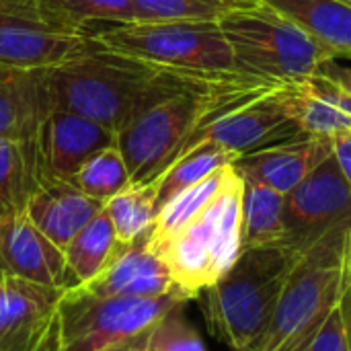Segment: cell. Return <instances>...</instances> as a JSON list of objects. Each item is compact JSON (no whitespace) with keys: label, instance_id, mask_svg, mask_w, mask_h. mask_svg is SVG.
Returning a JSON list of instances; mask_svg holds the SVG:
<instances>
[{"label":"cell","instance_id":"obj_1","mask_svg":"<svg viewBox=\"0 0 351 351\" xmlns=\"http://www.w3.org/2000/svg\"><path fill=\"white\" fill-rule=\"evenodd\" d=\"M189 78L206 76L158 68L88 37L80 51L47 68V93L51 109L84 115L117 134L138 111Z\"/></svg>","mask_w":351,"mask_h":351},{"label":"cell","instance_id":"obj_2","mask_svg":"<svg viewBox=\"0 0 351 351\" xmlns=\"http://www.w3.org/2000/svg\"><path fill=\"white\" fill-rule=\"evenodd\" d=\"M300 253L286 243L241 251L197 296L210 333L232 351H255Z\"/></svg>","mask_w":351,"mask_h":351},{"label":"cell","instance_id":"obj_3","mask_svg":"<svg viewBox=\"0 0 351 351\" xmlns=\"http://www.w3.org/2000/svg\"><path fill=\"white\" fill-rule=\"evenodd\" d=\"M350 226L331 228L300 253L255 351H304L313 341L341 300Z\"/></svg>","mask_w":351,"mask_h":351},{"label":"cell","instance_id":"obj_4","mask_svg":"<svg viewBox=\"0 0 351 351\" xmlns=\"http://www.w3.org/2000/svg\"><path fill=\"white\" fill-rule=\"evenodd\" d=\"M243 187L232 165L218 195L177 234L152 249L165 259L187 300L210 288L243 251Z\"/></svg>","mask_w":351,"mask_h":351},{"label":"cell","instance_id":"obj_5","mask_svg":"<svg viewBox=\"0 0 351 351\" xmlns=\"http://www.w3.org/2000/svg\"><path fill=\"white\" fill-rule=\"evenodd\" d=\"M228 76L189 78L138 111L117 132V148L125 160L132 185L154 183L173 165L181 144L195 130L218 86Z\"/></svg>","mask_w":351,"mask_h":351},{"label":"cell","instance_id":"obj_6","mask_svg":"<svg viewBox=\"0 0 351 351\" xmlns=\"http://www.w3.org/2000/svg\"><path fill=\"white\" fill-rule=\"evenodd\" d=\"M183 294L158 298L97 296L84 286L64 290L58 304L60 351H144L158 319Z\"/></svg>","mask_w":351,"mask_h":351},{"label":"cell","instance_id":"obj_7","mask_svg":"<svg viewBox=\"0 0 351 351\" xmlns=\"http://www.w3.org/2000/svg\"><path fill=\"white\" fill-rule=\"evenodd\" d=\"M88 37L123 56L191 76L239 72L220 21L121 23L99 27Z\"/></svg>","mask_w":351,"mask_h":351},{"label":"cell","instance_id":"obj_8","mask_svg":"<svg viewBox=\"0 0 351 351\" xmlns=\"http://www.w3.org/2000/svg\"><path fill=\"white\" fill-rule=\"evenodd\" d=\"M220 27L230 43L234 66L243 74L298 80L317 74L327 60L335 58L331 49L261 0L226 14Z\"/></svg>","mask_w":351,"mask_h":351},{"label":"cell","instance_id":"obj_9","mask_svg":"<svg viewBox=\"0 0 351 351\" xmlns=\"http://www.w3.org/2000/svg\"><path fill=\"white\" fill-rule=\"evenodd\" d=\"M346 222H351V187L331 154L286 195V245L304 251L325 232Z\"/></svg>","mask_w":351,"mask_h":351},{"label":"cell","instance_id":"obj_10","mask_svg":"<svg viewBox=\"0 0 351 351\" xmlns=\"http://www.w3.org/2000/svg\"><path fill=\"white\" fill-rule=\"evenodd\" d=\"M88 37L51 27L37 0H0V64L51 68L86 45Z\"/></svg>","mask_w":351,"mask_h":351},{"label":"cell","instance_id":"obj_11","mask_svg":"<svg viewBox=\"0 0 351 351\" xmlns=\"http://www.w3.org/2000/svg\"><path fill=\"white\" fill-rule=\"evenodd\" d=\"M64 290L0 278V351H60L58 304Z\"/></svg>","mask_w":351,"mask_h":351},{"label":"cell","instance_id":"obj_12","mask_svg":"<svg viewBox=\"0 0 351 351\" xmlns=\"http://www.w3.org/2000/svg\"><path fill=\"white\" fill-rule=\"evenodd\" d=\"M115 144L117 134L105 125L72 111L51 109L35 136L41 179L70 183L90 156Z\"/></svg>","mask_w":351,"mask_h":351},{"label":"cell","instance_id":"obj_13","mask_svg":"<svg viewBox=\"0 0 351 351\" xmlns=\"http://www.w3.org/2000/svg\"><path fill=\"white\" fill-rule=\"evenodd\" d=\"M0 278L68 290L78 286L64 251L53 245L25 212L0 218Z\"/></svg>","mask_w":351,"mask_h":351},{"label":"cell","instance_id":"obj_14","mask_svg":"<svg viewBox=\"0 0 351 351\" xmlns=\"http://www.w3.org/2000/svg\"><path fill=\"white\" fill-rule=\"evenodd\" d=\"M331 154V138L304 134L300 138L243 154L232 165L243 181H255L288 195Z\"/></svg>","mask_w":351,"mask_h":351},{"label":"cell","instance_id":"obj_15","mask_svg":"<svg viewBox=\"0 0 351 351\" xmlns=\"http://www.w3.org/2000/svg\"><path fill=\"white\" fill-rule=\"evenodd\" d=\"M97 296H128V298H158L181 294L169 265L148 247V239L130 245L119 243L109 265L84 286Z\"/></svg>","mask_w":351,"mask_h":351},{"label":"cell","instance_id":"obj_16","mask_svg":"<svg viewBox=\"0 0 351 351\" xmlns=\"http://www.w3.org/2000/svg\"><path fill=\"white\" fill-rule=\"evenodd\" d=\"M105 202L95 199L68 181L41 179L31 193L25 214L27 218L62 251L64 247L99 214Z\"/></svg>","mask_w":351,"mask_h":351},{"label":"cell","instance_id":"obj_17","mask_svg":"<svg viewBox=\"0 0 351 351\" xmlns=\"http://www.w3.org/2000/svg\"><path fill=\"white\" fill-rule=\"evenodd\" d=\"M49 111L47 68L0 64V136L35 140Z\"/></svg>","mask_w":351,"mask_h":351},{"label":"cell","instance_id":"obj_18","mask_svg":"<svg viewBox=\"0 0 351 351\" xmlns=\"http://www.w3.org/2000/svg\"><path fill=\"white\" fill-rule=\"evenodd\" d=\"M296 23L335 56L351 58V2L348 0H261Z\"/></svg>","mask_w":351,"mask_h":351},{"label":"cell","instance_id":"obj_19","mask_svg":"<svg viewBox=\"0 0 351 351\" xmlns=\"http://www.w3.org/2000/svg\"><path fill=\"white\" fill-rule=\"evenodd\" d=\"M41 181L35 140L0 136V218L21 214Z\"/></svg>","mask_w":351,"mask_h":351},{"label":"cell","instance_id":"obj_20","mask_svg":"<svg viewBox=\"0 0 351 351\" xmlns=\"http://www.w3.org/2000/svg\"><path fill=\"white\" fill-rule=\"evenodd\" d=\"M41 16L56 29L88 37L107 25L134 23L132 0H37Z\"/></svg>","mask_w":351,"mask_h":351},{"label":"cell","instance_id":"obj_21","mask_svg":"<svg viewBox=\"0 0 351 351\" xmlns=\"http://www.w3.org/2000/svg\"><path fill=\"white\" fill-rule=\"evenodd\" d=\"M243 183V251L286 243V195L255 181Z\"/></svg>","mask_w":351,"mask_h":351},{"label":"cell","instance_id":"obj_22","mask_svg":"<svg viewBox=\"0 0 351 351\" xmlns=\"http://www.w3.org/2000/svg\"><path fill=\"white\" fill-rule=\"evenodd\" d=\"M117 245L111 220L103 210L64 247V259L76 284L86 286L99 278L115 255Z\"/></svg>","mask_w":351,"mask_h":351},{"label":"cell","instance_id":"obj_23","mask_svg":"<svg viewBox=\"0 0 351 351\" xmlns=\"http://www.w3.org/2000/svg\"><path fill=\"white\" fill-rule=\"evenodd\" d=\"M230 171H232V165H226V167L214 171L199 183L181 191L167 206H162L156 214L152 234L148 237V247L156 249L158 245L169 241L173 234H177L185 224H189L218 195V191L224 187Z\"/></svg>","mask_w":351,"mask_h":351},{"label":"cell","instance_id":"obj_24","mask_svg":"<svg viewBox=\"0 0 351 351\" xmlns=\"http://www.w3.org/2000/svg\"><path fill=\"white\" fill-rule=\"evenodd\" d=\"M105 214L111 220L119 243L130 245L152 234L156 222V183L128 185L105 202Z\"/></svg>","mask_w":351,"mask_h":351},{"label":"cell","instance_id":"obj_25","mask_svg":"<svg viewBox=\"0 0 351 351\" xmlns=\"http://www.w3.org/2000/svg\"><path fill=\"white\" fill-rule=\"evenodd\" d=\"M239 156L212 142L197 144L177 162H173L154 183H156V210L167 206L181 191L199 183L214 171L232 165Z\"/></svg>","mask_w":351,"mask_h":351},{"label":"cell","instance_id":"obj_26","mask_svg":"<svg viewBox=\"0 0 351 351\" xmlns=\"http://www.w3.org/2000/svg\"><path fill=\"white\" fill-rule=\"evenodd\" d=\"M286 95L292 117L304 134L333 138L337 134L351 132V113L313 93L306 86L304 78L290 80Z\"/></svg>","mask_w":351,"mask_h":351},{"label":"cell","instance_id":"obj_27","mask_svg":"<svg viewBox=\"0 0 351 351\" xmlns=\"http://www.w3.org/2000/svg\"><path fill=\"white\" fill-rule=\"evenodd\" d=\"M134 23L220 21L226 14L255 6L259 0H132Z\"/></svg>","mask_w":351,"mask_h":351},{"label":"cell","instance_id":"obj_28","mask_svg":"<svg viewBox=\"0 0 351 351\" xmlns=\"http://www.w3.org/2000/svg\"><path fill=\"white\" fill-rule=\"evenodd\" d=\"M70 183L82 193L101 202H107L125 189L130 185V173L117 144L90 156L70 179Z\"/></svg>","mask_w":351,"mask_h":351},{"label":"cell","instance_id":"obj_29","mask_svg":"<svg viewBox=\"0 0 351 351\" xmlns=\"http://www.w3.org/2000/svg\"><path fill=\"white\" fill-rule=\"evenodd\" d=\"M185 300L173 304L154 325L144 351H208L197 329L185 317Z\"/></svg>","mask_w":351,"mask_h":351},{"label":"cell","instance_id":"obj_30","mask_svg":"<svg viewBox=\"0 0 351 351\" xmlns=\"http://www.w3.org/2000/svg\"><path fill=\"white\" fill-rule=\"evenodd\" d=\"M304 351H350L339 304L331 311V315L327 317V321L323 323V327L313 337V341L304 348Z\"/></svg>","mask_w":351,"mask_h":351},{"label":"cell","instance_id":"obj_31","mask_svg":"<svg viewBox=\"0 0 351 351\" xmlns=\"http://www.w3.org/2000/svg\"><path fill=\"white\" fill-rule=\"evenodd\" d=\"M317 74H323L327 78H331L333 82H337L341 88H346L351 95V58H341L335 56L331 60H327Z\"/></svg>","mask_w":351,"mask_h":351},{"label":"cell","instance_id":"obj_32","mask_svg":"<svg viewBox=\"0 0 351 351\" xmlns=\"http://www.w3.org/2000/svg\"><path fill=\"white\" fill-rule=\"evenodd\" d=\"M331 146H333V156H335L346 181L350 183L351 187V132L333 136Z\"/></svg>","mask_w":351,"mask_h":351},{"label":"cell","instance_id":"obj_33","mask_svg":"<svg viewBox=\"0 0 351 351\" xmlns=\"http://www.w3.org/2000/svg\"><path fill=\"white\" fill-rule=\"evenodd\" d=\"M341 319L346 327V337H348V348L351 351V226H350V247H348V269H346V282H343V292H341Z\"/></svg>","mask_w":351,"mask_h":351}]
</instances>
